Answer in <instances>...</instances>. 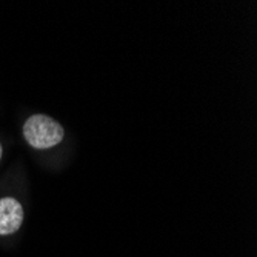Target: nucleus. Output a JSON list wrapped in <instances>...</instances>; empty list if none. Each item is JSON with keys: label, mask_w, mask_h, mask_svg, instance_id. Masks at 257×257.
Wrapping results in <instances>:
<instances>
[{"label": "nucleus", "mask_w": 257, "mask_h": 257, "mask_svg": "<svg viewBox=\"0 0 257 257\" xmlns=\"http://www.w3.org/2000/svg\"><path fill=\"white\" fill-rule=\"evenodd\" d=\"M0 159H2V145H0Z\"/></svg>", "instance_id": "nucleus-3"}, {"label": "nucleus", "mask_w": 257, "mask_h": 257, "mask_svg": "<svg viewBox=\"0 0 257 257\" xmlns=\"http://www.w3.org/2000/svg\"><path fill=\"white\" fill-rule=\"evenodd\" d=\"M23 136L33 148L48 150L62 142L65 131L50 115L34 114L23 125Z\"/></svg>", "instance_id": "nucleus-1"}, {"label": "nucleus", "mask_w": 257, "mask_h": 257, "mask_svg": "<svg viewBox=\"0 0 257 257\" xmlns=\"http://www.w3.org/2000/svg\"><path fill=\"white\" fill-rule=\"evenodd\" d=\"M23 220L22 205L11 197L0 200V236H8L16 232Z\"/></svg>", "instance_id": "nucleus-2"}]
</instances>
